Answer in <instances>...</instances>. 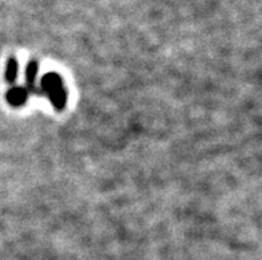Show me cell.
<instances>
[{"label": "cell", "mask_w": 262, "mask_h": 260, "mask_svg": "<svg viewBox=\"0 0 262 260\" xmlns=\"http://www.w3.org/2000/svg\"><path fill=\"white\" fill-rule=\"evenodd\" d=\"M37 73H39V61L37 60H31L26 69V84H27V90L28 92H33L36 94H41V90L37 88L36 80H37Z\"/></svg>", "instance_id": "3957f363"}, {"label": "cell", "mask_w": 262, "mask_h": 260, "mask_svg": "<svg viewBox=\"0 0 262 260\" xmlns=\"http://www.w3.org/2000/svg\"><path fill=\"white\" fill-rule=\"evenodd\" d=\"M17 73H19V64H17L16 57H10L6 68V80L7 83L13 85L17 80Z\"/></svg>", "instance_id": "277c9868"}, {"label": "cell", "mask_w": 262, "mask_h": 260, "mask_svg": "<svg viewBox=\"0 0 262 260\" xmlns=\"http://www.w3.org/2000/svg\"><path fill=\"white\" fill-rule=\"evenodd\" d=\"M40 90H41V94L47 96L50 99L51 104L56 110L61 112L66 109L67 101H68V93H67L63 79L57 73H46L41 79Z\"/></svg>", "instance_id": "6da1fadb"}, {"label": "cell", "mask_w": 262, "mask_h": 260, "mask_svg": "<svg viewBox=\"0 0 262 260\" xmlns=\"http://www.w3.org/2000/svg\"><path fill=\"white\" fill-rule=\"evenodd\" d=\"M28 96H30V92L27 90L26 86H20V85H12L8 92L6 94V99L8 101V104L12 106H23L24 104L28 100Z\"/></svg>", "instance_id": "7a4b0ae2"}]
</instances>
